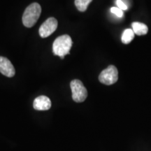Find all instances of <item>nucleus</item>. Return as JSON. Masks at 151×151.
Segmentation results:
<instances>
[{"instance_id":"nucleus-1","label":"nucleus","mask_w":151,"mask_h":151,"mask_svg":"<svg viewBox=\"0 0 151 151\" xmlns=\"http://www.w3.org/2000/svg\"><path fill=\"white\" fill-rule=\"evenodd\" d=\"M72 46V40L69 35H65L58 37L52 44V52L55 55L60 57L62 59L69 54Z\"/></svg>"},{"instance_id":"nucleus-12","label":"nucleus","mask_w":151,"mask_h":151,"mask_svg":"<svg viewBox=\"0 0 151 151\" xmlns=\"http://www.w3.org/2000/svg\"><path fill=\"white\" fill-rule=\"evenodd\" d=\"M116 4L118 6V8L121 9L122 11H125L127 9V6L122 0H116Z\"/></svg>"},{"instance_id":"nucleus-9","label":"nucleus","mask_w":151,"mask_h":151,"mask_svg":"<svg viewBox=\"0 0 151 151\" xmlns=\"http://www.w3.org/2000/svg\"><path fill=\"white\" fill-rule=\"evenodd\" d=\"M134 38V32L131 29H127L123 32L122 35L121 40L122 42L124 44H128L133 40Z\"/></svg>"},{"instance_id":"nucleus-7","label":"nucleus","mask_w":151,"mask_h":151,"mask_svg":"<svg viewBox=\"0 0 151 151\" xmlns=\"http://www.w3.org/2000/svg\"><path fill=\"white\" fill-rule=\"evenodd\" d=\"M33 107L37 111H47L51 107V101L46 96H39L34 101Z\"/></svg>"},{"instance_id":"nucleus-4","label":"nucleus","mask_w":151,"mask_h":151,"mask_svg":"<svg viewBox=\"0 0 151 151\" xmlns=\"http://www.w3.org/2000/svg\"><path fill=\"white\" fill-rule=\"evenodd\" d=\"M118 71L117 68L113 65L109 66L106 69L101 71L99 76V80L101 83L110 86L118 81Z\"/></svg>"},{"instance_id":"nucleus-3","label":"nucleus","mask_w":151,"mask_h":151,"mask_svg":"<svg viewBox=\"0 0 151 151\" xmlns=\"http://www.w3.org/2000/svg\"><path fill=\"white\" fill-rule=\"evenodd\" d=\"M72 99L76 102H83L88 97V91L83 83L78 79L73 80L70 83Z\"/></svg>"},{"instance_id":"nucleus-6","label":"nucleus","mask_w":151,"mask_h":151,"mask_svg":"<svg viewBox=\"0 0 151 151\" xmlns=\"http://www.w3.org/2000/svg\"><path fill=\"white\" fill-rule=\"evenodd\" d=\"M0 72L9 78L14 76L16 73L15 68L10 60L1 56H0Z\"/></svg>"},{"instance_id":"nucleus-8","label":"nucleus","mask_w":151,"mask_h":151,"mask_svg":"<svg viewBox=\"0 0 151 151\" xmlns=\"http://www.w3.org/2000/svg\"><path fill=\"white\" fill-rule=\"evenodd\" d=\"M132 30L137 35H145L148 33V28L146 24L139 22H134L132 24Z\"/></svg>"},{"instance_id":"nucleus-2","label":"nucleus","mask_w":151,"mask_h":151,"mask_svg":"<svg viewBox=\"0 0 151 151\" xmlns=\"http://www.w3.org/2000/svg\"><path fill=\"white\" fill-rule=\"evenodd\" d=\"M41 7L38 3H32L26 8L22 15V23L25 27H32L40 17Z\"/></svg>"},{"instance_id":"nucleus-11","label":"nucleus","mask_w":151,"mask_h":151,"mask_svg":"<svg viewBox=\"0 0 151 151\" xmlns=\"http://www.w3.org/2000/svg\"><path fill=\"white\" fill-rule=\"evenodd\" d=\"M111 12L116 15V16L119 17V18H122L123 16V11L121 9L118 8V7H112L111 9Z\"/></svg>"},{"instance_id":"nucleus-10","label":"nucleus","mask_w":151,"mask_h":151,"mask_svg":"<svg viewBox=\"0 0 151 151\" xmlns=\"http://www.w3.org/2000/svg\"><path fill=\"white\" fill-rule=\"evenodd\" d=\"M92 0H75V6L81 12H84L87 10L88 6Z\"/></svg>"},{"instance_id":"nucleus-5","label":"nucleus","mask_w":151,"mask_h":151,"mask_svg":"<svg viewBox=\"0 0 151 151\" xmlns=\"http://www.w3.org/2000/svg\"><path fill=\"white\" fill-rule=\"evenodd\" d=\"M58 20L55 18H49L41 24L39 28V35L42 38L48 37L58 28Z\"/></svg>"}]
</instances>
